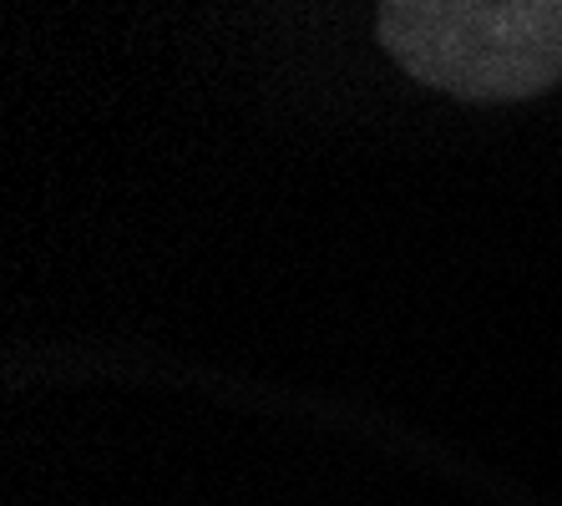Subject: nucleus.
Wrapping results in <instances>:
<instances>
[{
  "label": "nucleus",
  "mask_w": 562,
  "mask_h": 506,
  "mask_svg": "<svg viewBox=\"0 0 562 506\" xmlns=\"http://www.w3.org/2000/svg\"><path fill=\"white\" fill-rule=\"evenodd\" d=\"M380 41L416 81L461 102H517L562 77V0H401Z\"/></svg>",
  "instance_id": "obj_1"
}]
</instances>
